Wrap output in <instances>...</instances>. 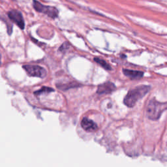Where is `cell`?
I'll return each instance as SVG.
<instances>
[{
	"label": "cell",
	"mask_w": 167,
	"mask_h": 167,
	"mask_svg": "<svg viewBox=\"0 0 167 167\" xmlns=\"http://www.w3.org/2000/svg\"><path fill=\"white\" fill-rule=\"evenodd\" d=\"M52 91H54V89L53 88H51V87H42V88H40L39 90H38V91H35L34 94L35 95L39 96V95H40L49 93Z\"/></svg>",
	"instance_id": "cell-10"
},
{
	"label": "cell",
	"mask_w": 167,
	"mask_h": 167,
	"mask_svg": "<svg viewBox=\"0 0 167 167\" xmlns=\"http://www.w3.org/2000/svg\"><path fill=\"white\" fill-rule=\"evenodd\" d=\"M23 69L29 76L33 77L44 78L46 76V71L43 67L35 65H24Z\"/></svg>",
	"instance_id": "cell-4"
},
{
	"label": "cell",
	"mask_w": 167,
	"mask_h": 167,
	"mask_svg": "<svg viewBox=\"0 0 167 167\" xmlns=\"http://www.w3.org/2000/svg\"><path fill=\"white\" fill-rule=\"evenodd\" d=\"M8 17L11 20L17 25L21 30L25 28V22L21 12L17 10H11L8 13Z\"/></svg>",
	"instance_id": "cell-5"
},
{
	"label": "cell",
	"mask_w": 167,
	"mask_h": 167,
	"mask_svg": "<svg viewBox=\"0 0 167 167\" xmlns=\"http://www.w3.org/2000/svg\"><path fill=\"white\" fill-rule=\"evenodd\" d=\"M150 90L149 85H142L130 90L123 99V103L128 107H133L138 101L143 98Z\"/></svg>",
	"instance_id": "cell-1"
},
{
	"label": "cell",
	"mask_w": 167,
	"mask_h": 167,
	"mask_svg": "<svg viewBox=\"0 0 167 167\" xmlns=\"http://www.w3.org/2000/svg\"><path fill=\"white\" fill-rule=\"evenodd\" d=\"M33 7L36 11L48 15V17L52 18V19H56L58 17V13L59 12H58L57 9L54 7L44 5L37 0L33 1Z\"/></svg>",
	"instance_id": "cell-3"
},
{
	"label": "cell",
	"mask_w": 167,
	"mask_h": 167,
	"mask_svg": "<svg viewBox=\"0 0 167 167\" xmlns=\"http://www.w3.org/2000/svg\"><path fill=\"white\" fill-rule=\"evenodd\" d=\"M123 73L126 76H127L132 80L135 79H140L144 76V73L142 71H134V70H129V69H123Z\"/></svg>",
	"instance_id": "cell-8"
},
{
	"label": "cell",
	"mask_w": 167,
	"mask_h": 167,
	"mask_svg": "<svg viewBox=\"0 0 167 167\" xmlns=\"http://www.w3.org/2000/svg\"><path fill=\"white\" fill-rule=\"evenodd\" d=\"M94 61L96 63H97L99 65H100L101 66L105 69L108 70V71L112 70L111 66H110V65L104 60L101 59V58H94Z\"/></svg>",
	"instance_id": "cell-9"
},
{
	"label": "cell",
	"mask_w": 167,
	"mask_h": 167,
	"mask_svg": "<svg viewBox=\"0 0 167 167\" xmlns=\"http://www.w3.org/2000/svg\"><path fill=\"white\" fill-rule=\"evenodd\" d=\"M81 126L86 132H95L98 129V126L93 121L87 118H84L81 121Z\"/></svg>",
	"instance_id": "cell-7"
},
{
	"label": "cell",
	"mask_w": 167,
	"mask_h": 167,
	"mask_svg": "<svg viewBox=\"0 0 167 167\" xmlns=\"http://www.w3.org/2000/svg\"><path fill=\"white\" fill-rule=\"evenodd\" d=\"M115 89H116V85H114V84L107 82L99 85L97 89V93L99 95L110 94L112 93Z\"/></svg>",
	"instance_id": "cell-6"
},
{
	"label": "cell",
	"mask_w": 167,
	"mask_h": 167,
	"mask_svg": "<svg viewBox=\"0 0 167 167\" xmlns=\"http://www.w3.org/2000/svg\"><path fill=\"white\" fill-rule=\"evenodd\" d=\"M167 110V102L161 103L153 99L149 102L146 108L148 118L152 120L159 119L162 114Z\"/></svg>",
	"instance_id": "cell-2"
},
{
	"label": "cell",
	"mask_w": 167,
	"mask_h": 167,
	"mask_svg": "<svg viewBox=\"0 0 167 167\" xmlns=\"http://www.w3.org/2000/svg\"><path fill=\"white\" fill-rule=\"evenodd\" d=\"M79 84H74V83H70L68 84H57V87L61 90H66L69 89L70 88H72V87H78Z\"/></svg>",
	"instance_id": "cell-11"
}]
</instances>
